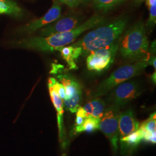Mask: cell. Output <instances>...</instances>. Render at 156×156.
Listing matches in <instances>:
<instances>
[{"instance_id": "obj_24", "label": "cell", "mask_w": 156, "mask_h": 156, "mask_svg": "<svg viewBox=\"0 0 156 156\" xmlns=\"http://www.w3.org/2000/svg\"><path fill=\"white\" fill-rule=\"evenodd\" d=\"M85 119L86 118L76 116V120H75V126H80V125H81L82 123H83Z\"/></svg>"}, {"instance_id": "obj_28", "label": "cell", "mask_w": 156, "mask_h": 156, "mask_svg": "<svg viewBox=\"0 0 156 156\" xmlns=\"http://www.w3.org/2000/svg\"><path fill=\"white\" fill-rule=\"evenodd\" d=\"M0 14H6L5 12L0 8Z\"/></svg>"}, {"instance_id": "obj_13", "label": "cell", "mask_w": 156, "mask_h": 156, "mask_svg": "<svg viewBox=\"0 0 156 156\" xmlns=\"http://www.w3.org/2000/svg\"><path fill=\"white\" fill-rule=\"evenodd\" d=\"M105 103L100 97L94 98L83 107L88 116L101 119L105 111Z\"/></svg>"}, {"instance_id": "obj_19", "label": "cell", "mask_w": 156, "mask_h": 156, "mask_svg": "<svg viewBox=\"0 0 156 156\" xmlns=\"http://www.w3.org/2000/svg\"><path fill=\"white\" fill-rule=\"evenodd\" d=\"M148 9L149 11V16L145 27L148 28H152L156 25V4L151 6Z\"/></svg>"}, {"instance_id": "obj_23", "label": "cell", "mask_w": 156, "mask_h": 156, "mask_svg": "<svg viewBox=\"0 0 156 156\" xmlns=\"http://www.w3.org/2000/svg\"><path fill=\"white\" fill-rule=\"evenodd\" d=\"M147 64H148V65L152 66L154 68V69H155V70H156V56H155V55H154L153 54L151 55L149 58V60H147Z\"/></svg>"}, {"instance_id": "obj_2", "label": "cell", "mask_w": 156, "mask_h": 156, "mask_svg": "<svg viewBox=\"0 0 156 156\" xmlns=\"http://www.w3.org/2000/svg\"><path fill=\"white\" fill-rule=\"evenodd\" d=\"M128 22L127 16L120 17L94 29L72 45L82 49V56L116 42L124 31Z\"/></svg>"}, {"instance_id": "obj_21", "label": "cell", "mask_w": 156, "mask_h": 156, "mask_svg": "<svg viewBox=\"0 0 156 156\" xmlns=\"http://www.w3.org/2000/svg\"><path fill=\"white\" fill-rule=\"evenodd\" d=\"M60 3L64 4L69 8L77 7L81 2V0H58Z\"/></svg>"}, {"instance_id": "obj_11", "label": "cell", "mask_w": 156, "mask_h": 156, "mask_svg": "<svg viewBox=\"0 0 156 156\" xmlns=\"http://www.w3.org/2000/svg\"><path fill=\"white\" fill-rule=\"evenodd\" d=\"M140 123L132 109L120 112L119 119V136L120 139L138 129Z\"/></svg>"}, {"instance_id": "obj_22", "label": "cell", "mask_w": 156, "mask_h": 156, "mask_svg": "<svg viewBox=\"0 0 156 156\" xmlns=\"http://www.w3.org/2000/svg\"><path fill=\"white\" fill-rule=\"evenodd\" d=\"M76 116L83 117V118H86V117H88L86 112L84 110L83 107L79 106L78 110L76 112Z\"/></svg>"}, {"instance_id": "obj_20", "label": "cell", "mask_w": 156, "mask_h": 156, "mask_svg": "<svg viewBox=\"0 0 156 156\" xmlns=\"http://www.w3.org/2000/svg\"><path fill=\"white\" fill-rule=\"evenodd\" d=\"M143 133V140L146 142H149L152 144H156V133H151L147 130L140 129Z\"/></svg>"}, {"instance_id": "obj_6", "label": "cell", "mask_w": 156, "mask_h": 156, "mask_svg": "<svg viewBox=\"0 0 156 156\" xmlns=\"http://www.w3.org/2000/svg\"><path fill=\"white\" fill-rule=\"evenodd\" d=\"M120 109V106L114 104L106 108L99 124V129L109 140L114 152H116L118 148Z\"/></svg>"}, {"instance_id": "obj_7", "label": "cell", "mask_w": 156, "mask_h": 156, "mask_svg": "<svg viewBox=\"0 0 156 156\" xmlns=\"http://www.w3.org/2000/svg\"><path fill=\"white\" fill-rule=\"evenodd\" d=\"M58 82L65 88L66 95L63 100L64 105L71 113H76L82 100V90L80 83L75 78L68 74L58 75Z\"/></svg>"}, {"instance_id": "obj_25", "label": "cell", "mask_w": 156, "mask_h": 156, "mask_svg": "<svg viewBox=\"0 0 156 156\" xmlns=\"http://www.w3.org/2000/svg\"><path fill=\"white\" fill-rule=\"evenodd\" d=\"M151 81L153 82V83L156 84V71H154V73H153L151 76Z\"/></svg>"}, {"instance_id": "obj_3", "label": "cell", "mask_w": 156, "mask_h": 156, "mask_svg": "<svg viewBox=\"0 0 156 156\" xmlns=\"http://www.w3.org/2000/svg\"><path fill=\"white\" fill-rule=\"evenodd\" d=\"M119 50L121 55L127 60L147 62L151 51L144 23H136L124 33L119 42Z\"/></svg>"}, {"instance_id": "obj_16", "label": "cell", "mask_w": 156, "mask_h": 156, "mask_svg": "<svg viewBox=\"0 0 156 156\" xmlns=\"http://www.w3.org/2000/svg\"><path fill=\"white\" fill-rule=\"evenodd\" d=\"M100 120V119L89 116L85 119L83 123L81 125L75 126V133H82L83 132L92 133L99 129Z\"/></svg>"}, {"instance_id": "obj_17", "label": "cell", "mask_w": 156, "mask_h": 156, "mask_svg": "<svg viewBox=\"0 0 156 156\" xmlns=\"http://www.w3.org/2000/svg\"><path fill=\"white\" fill-rule=\"evenodd\" d=\"M126 0H93V6L97 10L107 12L122 4Z\"/></svg>"}, {"instance_id": "obj_5", "label": "cell", "mask_w": 156, "mask_h": 156, "mask_svg": "<svg viewBox=\"0 0 156 156\" xmlns=\"http://www.w3.org/2000/svg\"><path fill=\"white\" fill-rule=\"evenodd\" d=\"M119 42L90 52L87 55L86 64L87 69L95 73H102L107 70L113 64L119 50Z\"/></svg>"}, {"instance_id": "obj_12", "label": "cell", "mask_w": 156, "mask_h": 156, "mask_svg": "<svg viewBox=\"0 0 156 156\" xmlns=\"http://www.w3.org/2000/svg\"><path fill=\"white\" fill-rule=\"evenodd\" d=\"M58 51H60L62 58L66 62L70 69L78 68L76 62L78 58L82 56V49L79 46L73 45L64 46Z\"/></svg>"}, {"instance_id": "obj_9", "label": "cell", "mask_w": 156, "mask_h": 156, "mask_svg": "<svg viewBox=\"0 0 156 156\" xmlns=\"http://www.w3.org/2000/svg\"><path fill=\"white\" fill-rule=\"evenodd\" d=\"M62 7L58 0H53V4L50 9L38 19H35L15 30V33L19 35H30L56 21L61 17Z\"/></svg>"}, {"instance_id": "obj_1", "label": "cell", "mask_w": 156, "mask_h": 156, "mask_svg": "<svg viewBox=\"0 0 156 156\" xmlns=\"http://www.w3.org/2000/svg\"><path fill=\"white\" fill-rule=\"evenodd\" d=\"M104 16L94 15L71 31L56 34L48 37L35 36L13 41L11 45L22 49L42 52H52L73 42L85 31L106 23Z\"/></svg>"}, {"instance_id": "obj_10", "label": "cell", "mask_w": 156, "mask_h": 156, "mask_svg": "<svg viewBox=\"0 0 156 156\" xmlns=\"http://www.w3.org/2000/svg\"><path fill=\"white\" fill-rule=\"evenodd\" d=\"M82 23L79 17L75 16L60 17L48 26L39 30V36L48 37L56 34L71 31Z\"/></svg>"}, {"instance_id": "obj_15", "label": "cell", "mask_w": 156, "mask_h": 156, "mask_svg": "<svg viewBox=\"0 0 156 156\" xmlns=\"http://www.w3.org/2000/svg\"><path fill=\"white\" fill-rule=\"evenodd\" d=\"M0 8L8 15L16 19H21L24 16L22 9L13 0H0Z\"/></svg>"}, {"instance_id": "obj_14", "label": "cell", "mask_w": 156, "mask_h": 156, "mask_svg": "<svg viewBox=\"0 0 156 156\" xmlns=\"http://www.w3.org/2000/svg\"><path fill=\"white\" fill-rule=\"evenodd\" d=\"M143 133L140 129H138L128 135L120 139L121 148L123 152L129 149H134L140 145L142 140H143Z\"/></svg>"}, {"instance_id": "obj_8", "label": "cell", "mask_w": 156, "mask_h": 156, "mask_svg": "<svg viewBox=\"0 0 156 156\" xmlns=\"http://www.w3.org/2000/svg\"><path fill=\"white\" fill-rule=\"evenodd\" d=\"M109 97V101L117 106H124L141 94L142 87L136 81L124 82L116 86Z\"/></svg>"}, {"instance_id": "obj_4", "label": "cell", "mask_w": 156, "mask_h": 156, "mask_svg": "<svg viewBox=\"0 0 156 156\" xmlns=\"http://www.w3.org/2000/svg\"><path fill=\"white\" fill-rule=\"evenodd\" d=\"M147 66V61L143 60L120 67L97 86L93 91L92 97L96 98L106 94L119 84L139 75Z\"/></svg>"}, {"instance_id": "obj_18", "label": "cell", "mask_w": 156, "mask_h": 156, "mask_svg": "<svg viewBox=\"0 0 156 156\" xmlns=\"http://www.w3.org/2000/svg\"><path fill=\"white\" fill-rule=\"evenodd\" d=\"M156 112L151 114L149 118L140 125V128L147 130L151 133H156Z\"/></svg>"}, {"instance_id": "obj_26", "label": "cell", "mask_w": 156, "mask_h": 156, "mask_svg": "<svg viewBox=\"0 0 156 156\" xmlns=\"http://www.w3.org/2000/svg\"><path fill=\"white\" fill-rule=\"evenodd\" d=\"M146 0H134V3L136 4V5H139L140 4H141L142 2H144V1H145Z\"/></svg>"}, {"instance_id": "obj_27", "label": "cell", "mask_w": 156, "mask_h": 156, "mask_svg": "<svg viewBox=\"0 0 156 156\" xmlns=\"http://www.w3.org/2000/svg\"><path fill=\"white\" fill-rule=\"evenodd\" d=\"M92 0H81L82 2H84V3H89L90 2H91Z\"/></svg>"}]
</instances>
